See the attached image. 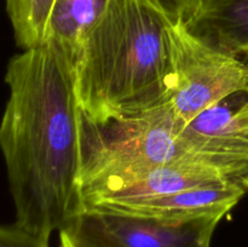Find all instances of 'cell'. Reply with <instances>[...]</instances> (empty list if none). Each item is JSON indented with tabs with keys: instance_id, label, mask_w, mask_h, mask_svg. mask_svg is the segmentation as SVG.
<instances>
[{
	"instance_id": "1",
	"label": "cell",
	"mask_w": 248,
	"mask_h": 247,
	"mask_svg": "<svg viewBox=\"0 0 248 247\" xmlns=\"http://www.w3.org/2000/svg\"><path fill=\"white\" fill-rule=\"evenodd\" d=\"M77 58L52 38L10 58L9 99L0 120L16 224L50 239L84 212L85 118Z\"/></svg>"
},
{
	"instance_id": "2",
	"label": "cell",
	"mask_w": 248,
	"mask_h": 247,
	"mask_svg": "<svg viewBox=\"0 0 248 247\" xmlns=\"http://www.w3.org/2000/svg\"><path fill=\"white\" fill-rule=\"evenodd\" d=\"M172 26L144 0H109L75 62L77 93L87 123L106 125L171 101Z\"/></svg>"
},
{
	"instance_id": "3",
	"label": "cell",
	"mask_w": 248,
	"mask_h": 247,
	"mask_svg": "<svg viewBox=\"0 0 248 247\" xmlns=\"http://www.w3.org/2000/svg\"><path fill=\"white\" fill-rule=\"evenodd\" d=\"M174 91L170 101L178 120L189 123L224 99L248 93V64L194 36L183 22L171 28Z\"/></svg>"
},
{
	"instance_id": "4",
	"label": "cell",
	"mask_w": 248,
	"mask_h": 247,
	"mask_svg": "<svg viewBox=\"0 0 248 247\" xmlns=\"http://www.w3.org/2000/svg\"><path fill=\"white\" fill-rule=\"evenodd\" d=\"M224 184L248 186V159L196 155L143 171L107 177L82 188L84 211L94 205L131 202Z\"/></svg>"
},
{
	"instance_id": "5",
	"label": "cell",
	"mask_w": 248,
	"mask_h": 247,
	"mask_svg": "<svg viewBox=\"0 0 248 247\" xmlns=\"http://www.w3.org/2000/svg\"><path fill=\"white\" fill-rule=\"evenodd\" d=\"M222 219H165L87 210L69 225L101 247H211Z\"/></svg>"
},
{
	"instance_id": "6",
	"label": "cell",
	"mask_w": 248,
	"mask_h": 247,
	"mask_svg": "<svg viewBox=\"0 0 248 247\" xmlns=\"http://www.w3.org/2000/svg\"><path fill=\"white\" fill-rule=\"evenodd\" d=\"M247 193L248 186L244 184H224L189 189L131 202L94 205L86 207L85 211L96 210L118 215L165 219H189L208 216L224 217Z\"/></svg>"
},
{
	"instance_id": "7",
	"label": "cell",
	"mask_w": 248,
	"mask_h": 247,
	"mask_svg": "<svg viewBox=\"0 0 248 247\" xmlns=\"http://www.w3.org/2000/svg\"><path fill=\"white\" fill-rule=\"evenodd\" d=\"M179 138L191 154L248 159V99L237 107L224 99L189 123H181Z\"/></svg>"
},
{
	"instance_id": "8",
	"label": "cell",
	"mask_w": 248,
	"mask_h": 247,
	"mask_svg": "<svg viewBox=\"0 0 248 247\" xmlns=\"http://www.w3.org/2000/svg\"><path fill=\"white\" fill-rule=\"evenodd\" d=\"M186 28L202 43L227 55L248 56V0H201Z\"/></svg>"
},
{
	"instance_id": "9",
	"label": "cell",
	"mask_w": 248,
	"mask_h": 247,
	"mask_svg": "<svg viewBox=\"0 0 248 247\" xmlns=\"http://www.w3.org/2000/svg\"><path fill=\"white\" fill-rule=\"evenodd\" d=\"M108 1L56 0L48 22L47 38L60 41L77 58L87 35L101 19Z\"/></svg>"
},
{
	"instance_id": "10",
	"label": "cell",
	"mask_w": 248,
	"mask_h": 247,
	"mask_svg": "<svg viewBox=\"0 0 248 247\" xmlns=\"http://www.w3.org/2000/svg\"><path fill=\"white\" fill-rule=\"evenodd\" d=\"M15 41L23 50L43 45L56 0H5Z\"/></svg>"
},
{
	"instance_id": "11",
	"label": "cell",
	"mask_w": 248,
	"mask_h": 247,
	"mask_svg": "<svg viewBox=\"0 0 248 247\" xmlns=\"http://www.w3.org/2000/svg\"><path fill=\"white\" fill-rule=\"evenodd\" d=\"M173 23L190 21L200 7L201 0H144Z\"/></svg>"
},
{
	"instance_id": "12",
	"label": "cell",
	"mask_w": 248,
	"mask_h": 247,
	"mask_svg": "<svg viewBox=\"0 0 248 247\" xmlns=\"http://www.w3.org/2000/svg\"><path fill=\"white\" fill-rule=\"evenodd\" d=\"M46 237L29 232L14 224H0V247H48Z\"/></svg>"
},
{
	"instance_id": "13",
	"label": "cell",
	"mask_w": 248,
	"mask_h": 247,
	"mask_svg": "<svg viewBox=\"0 0 248 247\" xmlns=\"http://www.w3.org/2000/svg\"><path fill=\"white\" fill-rule=\"evenodd\" d=\"M60 247H101L87 237L80 234L73 227L63 228L60 230Z\"/></svg>"
},
{
	"instance_id": "14",
	"label": "cell",
	"mask_w": 248,
	"mask_h": 247,
	"mask_svg": "<svg viewBox=\"0 0 248 247\" xmlns=\"http://www.w3.org/2000/svg\"><path fill=\"white\" fill-rule=\"evenodd\" d=\"M242 60H244V61H245V62H246V63H247V64H248V56H247V57L242 58Z\"/></svg>"
}]
</instances>
